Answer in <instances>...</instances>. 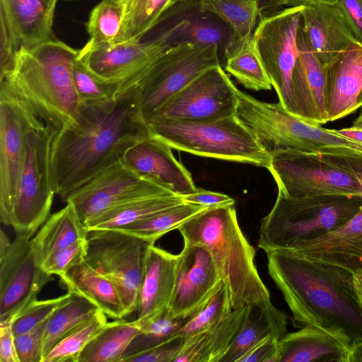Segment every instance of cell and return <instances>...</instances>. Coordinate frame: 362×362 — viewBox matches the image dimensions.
I'll use <instances>...</instances> for the list:
<instances>
[{
	"mask_svg": "<svg viewBox=\"0 0 362 362\" xmlns=\"http://www.w3.org/2000/svg\"><path fill=\"white\" fill-rule=\"evenodd\" d=\"M151 134L139 109L137 89L103 102L83 104L74 119L57 131L52 141L55 194L63 201Z\"/></svg>",
	"mask_w": 362,
	"mask_h": 362,
	"instance_id": "obj_1",
	"label": "cell"
},
{
	"mask_svg": "<svg viewBox=\"0 0 362 362\" xmlns=\"http://www.w3.org/2000/svg\"><path fill=\"white\" fill-rule=\"evenodd\" d=\"M266 254L269 274L291 311L296 327L323 329L348 348L362 341V311L351 271L284 250Z\"/></svg>",
	"mask_w": 362,
	"mask_h": 362,
	"instance_id": "obj_2",
	"label": "cell"
},
{
	"mask_svg": "<svg viewBox=\"0 0 362 362\" xmlns=\"http://www.w3.org/2000/svg\"><path fill=\"white\" fill-rule=\"evenodd\" d=\"M78 55V50L56 39L31 49H21L0 83L45 124L60 130L83 105L73 76Z\"/></svg>",
	"mask_w": 362,
	"mask_h": 362,
	"instance_id": "obj_3",
	"label": "cell"
},
{
	"mask_svg": "<svg viewBox=\"0 0 362 362\" xmlns=\"http://www.w3.org/2000/svg\"><path fill=\"white\" fill-rule=\"evenodd\" d=\"M177 230L184 245L209 252L226 285L233 310L271 300L255 263V250L240 228L234 205L209 207Z\"/></svg>",
	"mask_w": 362,
	"mask_h": 362,
	"instance_id": "obj_4",
	"label": "cell"
},
{
	"mask_svg": "<svg viewBox=\"0 0 362 362\" xmlns=\"http://www.w3.org/2000/svg\"><path fill=\"white\" fill-rule=\"evenodd\" d=\"M361 207L362 197L356 196L278 194L272 209L262 219L258 247L265 252L292 250L341 228Z\"/></svg>",
	"mask_w": 362,
	"mask_h": 362,
	"instance_id": "obj_5",
	"label": "cell"
},
{
	"mask_svg": "<svg viewBox=\"0 0 362 362\" xmlns=\"http://www.w3.org/2000/svg\"><path fill=\"white\" fill-rule=\"evenodd\" d=\"M147 124L151 134L177 151L267 169L270 165L271 155L237 113L206 121L160 120Z\"/></svg>",
	"mask_w": 362,
	"mask_h": 362,
	"instance_id": "obj_6",
	"label": "cell"
},
{
	"mask_svg": "<svg viewBox=\"0 0 362 362\" xmlns=\"http://www.w3.org/2000/svg\"><path fill=\"white\" fill-rule=\"evenodd\" d=\"M237 115L266 151L291 149L319 154L362 152V143L306 122L281 105L263 102L238 90Z\"/></svg>",
	"mask_w": 362,
	"mask_h": 362,
	"instance_id": "obj_7",
	"label": "cell"
},
{
	"mask_svg": "<svg viewBox=\"0 0 362 362\" xmlns=\"http://www.w3.org/2000/svg\"><path fill=\"white\" fill-rule=\"evenodd\" d=\"M57 131L42 124L28 133L25 161L8 219L16 233L33 238L50 216L55 194L51 148Z\"/></svg>",
	"mask_w": 362,
	"mask_h": 362,
	"instance_id": "obj_8",
	"label": "cell"
},
{
	"mask_svg": "<svg viewBox=\"0 0 362 362\" xmlns=\"http://www.w3.org/2000/svg\"><path fill=\"white\" fill-rule=\"evenodd\" d=\"M85 261L116 286L126 316L137 311L151 245L140 238L115 230L88 231Z\"/></svg>",
	"mask_w": 362,
	"mask_h": 362,
	"instance_id": "obj_9",
	"label": "cell"
},
{
	"mask_svg": "<svg viewBox=\"0 0 362 362\" xmlns=\"http://www.w3.org/2000/svg\"><path fill=\"white\" fill-rule=\"evenodd\" d=\"M268 170L286 197L344 195L362 197V186L354 175L320 154L285 149L272 154Z\"/></svg>",
	"mask_w": 362,
	"mask_h": 362,
	"instance_id": "obj_10",
	"label": "cell"
},
{
	"mask_svg": "<svg viewBox=\"0 0 362 362\" xmlns=\"http://www.w3.org/2000/svg\"><path fill=\"white\" fill-rule=\"evenodd\" d=\"M218 46L179 43L152 64L140 81L139 106L146 119L169 98L207 70L219 66Z\"/></svg>",
	"mask_w": 362,
	"mask_h": 362,
	"instance_id": "obj_11",
	"label": "cell"
},
{
	"mask_svg": "<svg viewBox=\"0 0 362 362\" xmlns=\"http://www.w3.org/2000/svg\"><path fill=\"white\" fill-rule=\"evenodd\" d=\"M303 5L284 7L261 19L253 38L279 103L292 113L291 78L298 56L297 35Z\"/></svg>",
	"mask_w": 362,
	"mask_h": 362,
	"instance_id": "obj_12",
	"label": "cell"
},
{
	"mask_svg": "<svg viewBox=\"0 0 362 362\" xmlns=\"http://www.w3.org/2000/svg\"><path fill=\"white\" fill-rule=\"evenodd\" d=\"M170 47L160 39L128 40L112 45L86 44L78 50V57L112 88L115 98L137 89L152 64Z\"/></svg>",
	"mask_w": 362,
	"mask_h": 362,
	"instance_id": "obj_13",
	"label": "cell"
},
{
	"mask_svg": "<svg viewBox=\"0 0 362 362\" xmlns=\"http://www.w3.org/2000/svg\"><path fill=\"white\" fill-rule=\"evenodd\" d=\"M42 124L0 83V221L6 226L25 161L28 133Z\"/></svg>",
	"mask_w": 362,
	"mask_h": 362,
	"instance_id": "obj_14",
	"label": "cell"
},
{
	"mask_svg": "<svg viewBox=\"0 0 362 362\" xmlns=\"http://www.w3.org/2000/svg\"><path fill=\"white\" fill-rule=\"evenodd\" d=\"M238 89L219 65L211 68L169 98L146 122L206 121L237 113Z\"/></svg>",
	"mask_w": 362,
	"mask_h": 362,
	"instance_id": "obj_15",
	"label": "cell"
},
{
	"mask_svg": "<svg viewBox=\"0 0 362 362\" xmlns=\"http://www.w3.org/2000/svg\"><path fill=\"white\" fill-rule=\"evenodd\" d=\"M16 234L11 241L3 230L0 231V322L13 320L52 280L37 262L32 237Z\"/></svg>",
	"mask_w": 362,
	"mask_h": 362,
	"instance_id": "obj_16",
	"label": "cell"
},
{
	"mask_svg": "<svg viewBox=\"0 0 362 362\" xmlns=\"http://www.w3.org/2000/svg\"><path fill=\"white\" fill-rule=\"evenodd\" d=\"M170 193L172 192L154 180L134 171L121 158L74 191L63 202L73 204L85 225L105 211L125 202Z\"/></svg>",
	"mask_w": 362,
	"mask_h": 362,
	"instance_id": "obj_17",
	"label": "cell"
},
{
	"mask_svg": "<svg viewBox=\"0 0 362 362\" xmlns=\"http://www.w3.org/2000/svg\"><path fill=\"white\" fill-rule=\"evenodd\" d=\"M58 0H0V76L13 66L21 49L55 40L53 20Z\"/></svg>",
	"mask_w": 362,
	"mask_h": 362,
	"instance_id": "obj_18",
	"label": "cell"
},
{
	"mask_svg": "<svg viewBox=\"0 0 362 362\" xmlns=\"http://www.w3.org/2000/svg\"><path fill=\"white\" fill-rule=\"evenodd\" d=\"M223 283L205 248L184 245L177 255L175 286L167 315L174 320L189 319L211 300Z\"/></svg>",
	"mask_w": 362,
	"mask_h": 362,
	"instance_id": "obj_19",
	"label": "cell"
},
{
	"mask_svg": "<svg viewBox=\"0 0 362 362\" xmlns=\"http://www.w3.org/2000/svg\"><path fill=\"white\" fill-rule=\"evenodd\" d=\"M122 159L134 171L154 180L175 194L197 189L191 173L175 158L172 148L153 134L128 148Z\"/></svg>",
	"mask_w": 362,
	"mask_h": 362,
	"instance_id": "obj_20",
	"label": "cell"
},
{
	"mask_svg": "<svg viewBox=\"0 0 362 362\" xmlns=\"http://www.w3.org/2000/svg\"><path fill=\"white\" fill-rule=\"evenodd\" d=\"M325 68L326 114L333 122L362 107V44L352 43Z\"/></svg>",
	"mask_w": 362,
	"mask_h": 362,
	"instance_id": "obj_21",
	"label": "cell"
},
{
	"mask_svg": "<svg viewBox=\"0 0 362 362\" xmlns=\"http://www.w3.org/2000/svg\"><path fill=\"white\" fill-rule=\"evenodd\" d=\"M297 45L298 56L291 78V114L314 124H326L325 66L308 45L300 28Z\"/></svg>",
	"mask_w": 362,
	"mask_h": 362,
	"instance_id": "obj_22",
	"label": "cell"
},
{
	"mask_svg": "<svg viewBox=\"0 0 362 362\" xmlns=\"http://www.w3.org/2000/svg\"><path fill=\"white\" fill-rule=\"evenodd\" d=\"M303 5L300 30L324 66L358 42L335 3L308 2Z\"/></svg>",
	"mask_w": 362,
	"mask_h": 362,
	"instance_id": "obj_23",
	"label": "cell"
},
{
	"mask_svg": "<svg viewBox=\"0 0 362 362\" xmlns=\"http://www.w3.org/2000/svg\"><path fill=\"white\" fill-rule=\"evenodd\" d=\"M288 251L341 266L352 273L362 270V207L341 228Z\"/></svg>",
	"mask_w": 362,
	"mask_h": 362,
	"instance_id": "obj_24",
	"label": "cell"
},
{
	"mask_svg": "<svg viewBox=\"0 0 362 362\" xmlns=\"http://www.w3.org/2000/svg\"><path fill=\"white\" fill-rule=\"evenodd\" d=\"M177 265V255L150 246L137 318L146 320L166 310L175 286Z\"/></svg>",
	"mask_w": 362,
	"mask_h": 362,
	"instance_id": "obj_25",
	"label": "cell"
},
{
	"mask_svg": "<svg viewBox=\"0 0 362 362\" xmlns=\"http://www.w3.org/2000/svg\"><path fill=\"white\" fill-rule=\"evenodd\" d=\"M250 305L233 310L209 329L185 339L174 362H221L244 324Z\"/></svg>",
	"mask_w": 362,
	"mask_h": 362,
	"instance_id": "obj_26",
	"label": "cell"
},
{
	"mask_svg": "<svg viewBox=\"0 0 362 362\" xmlns=\"http://www.w3.org/2000/svg\"><path fill=\"white\" fill-rule=\"evenodd\" d=\"M348 349L330 333L307 326L279 341L277 362H346Z\"/></svg>",
	"mask_w": 362,
	"mask_h": 362,
	"instance_id": "obj_27",
	"label": "cell"
},
{
	"mask_svg": "<svg viewBox=\"0 0 362 362\" xmlns=\"http://www.w3.org/2000/svg\"><path fill=\"white\" fill-rule=\"evenodd\" d=\"M287 332V315L270 301L250 304L241 329L221 362H238L252 346L272 336L281 340Z\"/></svg>",
	"mask_w": 362,
	"mask_h": 362,
	"instance_id": "obj_28",
	"label": "cell"
},
{
	"mask_svg": "<svg viewBox=\"0 0 362 362\" xmlns=\"http://www.w3.org/2000/svg\"><path fill=\"white\" fill-rule=\"evenodd\" d=\"M59 277L68 291L85 297L108 317L122 319L126 316L124 305L115 284L98 274L86 261L73 267Z\"/></svg>",
	"mask_w": 362,
	"mask_h": 362,
	"instance_id": "obj_29",
	"label": "cell"
},
{
	"mask_svg": "<svg viewBox=\"0 0 362 362\" xmlns=\"http://www.w3.org/2000/svg\"><path fill=\"white\" fill-rule=\"evenodd\" d=\"M87 235L74 206L67 202L64 208L50 215L31 238L40 266L78 240L87 238Z\"/></svg>",
	"mask_w": 362,
	"mask_h": 362,
	"instance_id": "obj_30",
	"label": "cell"
},
{
	"mask_svg": "<svg viewBox=\"0 0 362 362\" xmlns=\"http://www.w3.org/2000/svg\"><path fill=\"white\" fill-rule=\"evenodd\" d=\"M155 39L169 45L191 43L198 46L216 45L225 49L234 40L230 26L217 16L201 11L200 16L187 17L173 23Z\"/></svg>",
	"mask_w": 362,
	"mask_h": 362,
	"instance_id": "obj_31",
	"label": "cell"
},
{
	"mask_svg": "<svg viewBox=\"0 0 362 362\" xmlns=\"http://www.w3.org/2000/svg\"><path fill=\"white\" fill-rule=\"evenodd\" d=\"M183 202L179 195L173 193L139 197L105 211L84 226L88 231L116 230Z\"/></svg>",
	"mask_w": 362,
	"mask_h": 362,
	"instance_id": "obj_32",
	"label": "cell"
},
{
	"mask_svg": "<svg viewBox=\"0 0 362 362\" xmlns=\"http://www.w3.org/2000/svg\"><path fill=\"white\" fill-rule=\"evenodd\" d=\"M144 323L139 318L107 322L84 348L78 362H122L126 349Z\"/></svg>",
	"mask_w": 362,
	"mask_h": 362,
	"instance_id": "obj_33",
	"label": "cell"
},
{
	"mask_svg": "<svg viewBox=\"0 0 362 362\" xmlns=\"http://www.w3.org/2000/svg\"><path fill=\"white\" fill-rule=\"evenodd\" d=\"M226 70L247 89H272L270 78L256 47L253 34L233 40L225 49Z\"/></svg>",
	"mask_w": 362,
	"mask_h": 362,
	"instance_id": "obj_34",
	"label": "cell"
},
{
	"mask_svg": "<svg viewBox=\"0 0 362 362\" xmlns=\"http://www.w3.org/2000/svg\"><path fill=\"white\" fill-rule=\"evenodd\" d=\"M98 310L85 297L67 291L66 298L48 320L43 342V359L57 344L92 317Z\"/></svg>",
	"mask_w": 362,
	"mask_h": 362,
	"instance_id": "obj_35",
	"label": "cell"
},
{
	"mask_svg": "<svg viewBox=\"0 0 362 362\" xmlns=\"http://www.w3.org/2000/svg\"><path fill=\"white\" fill-rule=\"evenodd\" d=\"M207 208L183 202L115 230L140 238L155 245L156 241L163 235L177 229L183 223Z\"/></svg>",
	"mask_w": 362,
	"mask_h": 362,
	"instance_id": "obj_36",
	"label": "cell"
},
{
	"mask_svg": "<svg viewBox=\"0 0 362 362\" xmlns=\"http://www.w3.org/2000/svg\"><path fill=\"white\" fill-rule=\"evenodd\" d=\"M125 6L122 0H103L91 11L86 24L90 46L124 42Z\"/></svg>",
	"mask_w": 362,
	"mask_h": 362,
	"instance_id": "obj_37",
	"label": "cell"
},
{
	"mask_svg": "<svg viewBox=\"0 0 362 362\" xmlns=\"http://www.w3.org/2000/svg\"><path fill=\"white\" fill-rule=\"evenodd\" d=\"M199 10L213 13L231 28L235 40L253 34L259 13V0H199Z\"/></svg>",
	"mask_w": 362,
	"mask_h": 362,
	"instance_id": "obj_38",
	"label": "cell"
},
{
	"mask_svg": "<svg viewBox=\"0 0 362 362\" xmlns=\"http://www.w3.org/2000/svg\"><path fill=\"white\" fill-rule=\"evenodd\" d=\"M125 6L124 42L141 40L156 26L172 0H122Z\"/></svg>",
	"mask_w": 362,
	"mask_h": 362,
	"instance_id": "obj_39",
	"label": "cell"
},
{
	"mask_svg": "<svg viewBox=\"0 0 362 362\" xmlns=\"http://www.w3.org/2000/svg\"><path fill=\"white\" fill-rule=\"evenodd\" d=\"M107 322L106 315L98 310L92 317L57 344L43 362H78L84 348Z\"/></svg>",
	"mask_w": 362,
	"mask_h": 362,
	"instance_id": "obj_40",
	"label": "cell"
},
{
	"mask_svg": "<svg viewBox=\"0 0 362 362\" xmlns=\"http://www.w3.org/2000/svg\"><path fill=\"white\" fill-rule=\"evenodd\" d=\"M187 320H174L167 315L165 310L145 320L144 327L126 349L122 362H127L131 357L146 351L169 338Z\"/></svg>",
	"mask_w": 362,
	"mask_h": 362,
	"instance_id": "obj_41",
	"label": "cell"
},
{
	"mask_svg": "<svg viewBox=\"0 0 362 362\" xmlns=\"http://www.w3.org/2000/svg\"><path fill=\"white\" fill-rule=\"evenodd\" d=\"M233 311L229 293L223 283L221 288L195 315L189 317L175 333L184 339L209 329Z\"/></svg>",
	"mask_w": 362,
	"mask_h": 362,
	"instance_id": "obj_42",
	"label": "cell"
},
{
	"mask_svg": "<svg viewBox=\"0 0 362 362\" xmlns=\"http://www.w3.org/2000/svg\"><path fill=\"white\" fill-rule=\"evenodd\" d=\"M75 87L83 104H92L114 98L112 88L100 81L77 57L74 64Z\"/></svg>",
	"mask_w": 362,
	"mask_h": 362,
	"instance_id": "obj_43",
	"label": "cell"
},
{
	"mask_svg": "<svg viewBox=\"0 0 362 362\" xmlns=\"http://www.w3.org/2000/svg\"><path fill=\"white\" fill-rule=\"evenodd\" d=\"M66 296V293L52 299L36 300L30 303L11 322L14 337L30 331L48 319Z\"/></svg>",
	"mask_w": 362,
	"mask_h": 362,
	"instance_id": "obj_44",
	"label": "cell"
},
{
	"mask_svg": "<svg viewBox=\"0 0 362 362\" xmlns=\"http://www.w3.org/2000/svg\"><path fill=\"white\" fill-rule=\"evenodd\" d=\"M87 250V238L78 240L47 260L41 267L49 275L61 276L73 267L85 261Z\"/></svg>",
	"mask_w": 362,
	"mask_h": 362,
	"instance_id": "obj_45",
	"label": "cell"
},
{
	"mask_svg": "<svg viewBox=\"0 0 362 362\" xmlns=\"http://www.w3.org/2000/svg\"><path fill=\"white\" fill-rule=\"evenodd\" d=\"M49 318L30 331L14 337L19 362H42L44 337Z\"/></svg>",
	"mask_w": 362,
	"mask_h": 362,
	"instance_id": "obj_46",
	"label": "cell"
},
{
	"mask_svg": "<svg viewBox=\"0 0 362 362\" xmlns=\"http://www.w3.org/2000/svg\"><path fill=\"white\" fill-rule=\"evenodd\" d=\"M184 341L185 339L175 332L154 347L131 357L127 362H174Z\"/></svg>",
	"mask_w": 362,
	"mask_h": 362,
	"instance_id": "obj_47",
	"label": "cell"
},
{
	"mask_svg": "<svg viewBox=\"0 0 362 362\" xmlns=\"http://www.w3.org/2000/svg\"><path fill=\"white\" fill-rule=\"evenodd\" d=\"M279 341L270 336L245 353L238 362H277Z\"/></svg>",
	"mask_w": 362,
	"mask_h": 362,
	"instance_id": "obj_48",
	"label": "cell"
},
{
	"mask_svg": "<svg viewBox=\"0 0 362 362\" xmlns=\"http://www.w3.org/2000/svg\"><path fill=\"white\" fill-rule=\"evenodd\" d=\"M184 202L206 207L234 205L235 200L226 194L197 188L194 192L179 195Z\"/></svg>",
	"mask_w": 362,
	"mask_h": 362,
	"instance_id": "obj_49",
	"label": "cell"
},
{
	"mask_svg": "<svg viewBox=\"0 0 362 362\" xmlns=\"http://www.w3.org/2000/svg\"><path fill=\"white\" fill-rule=\"evenodd\" d=\"M356 40L362 44V0H336Z\"/></svg>",
	"mask_w": 362,
	"mask_h": 362,
	"instance_id": "obj_50",
	"label": "cell"
},
{
	"mask_svg": "<svg viewBox=\"0 0 362 362\" xmlns=\"http://www.w3.org/2000/svg\"><path fill=\"white\" fill-rule=\"evenodd\" d=\"M320 155L331 163L354 175L362 186V152Z\"/></svg>",
	"mask_w": 362,
	"mask_h": 362,
	"instance_id": "obj_51",
	"label": "cell"
},
{
	"mask_svg": "<svg viewBox=\"0 0 362 362\" xmlns=\"http://www.w3.org/2000/svg\"><path fill=\"white\" fill-rule=\"evenodd\" d=\"M11 320L0 322V361L19 362L11 327Z\"/></svg>",
	"mask_w": 362,
	"mask_h": 362,
	"instance_id": "obj_52",
	"label": "cell"
},
{
	"mask_svg": "<svg viewBox=\"0 0 362 362\" xmlns=\"http://www.w3.org/2000/svg\"><path fill=\"white\" fill-rule=\"evenodd\" d=\"M336 0H269V5L274 7L279 8L281 6H298L303 5L308 2H326V3H335Z\"/></svg>",
	"mask_w": 362,
	"mask_h": 362,
	"instance_id": "obj_53",
	"label": "cell"
},
{
	"mask_svg": "<svg viewBox=\"0 0 362 362\" xmlns=\"http://www.w3.org/2000/svg\"><path fill=\"white\" fill-rule=\"evenodd\" d=\"M353 288L357 303L362 311V270L353 273Z\"/></svg>",
	"mask_w": 362,
	"mask_h": 362,
	"instance_id": "obj_54",
	"label": "cell"
},
{
	"mask_svg": "<svg viewBox=\"0 0 362 362\" xmlns=\"http://www.w3.org/2000/svg\"><path fill=\"white\" fill-rule=\"evenodd\" d=\"M346 362H362V341L354 343L349 347Z\"/></svg>",
	"mask_w": 362,
	"mask_h": 362,
	"instance_id": "obj_55",
	"label": "cell"
},
{
	"mask_svg": "<svg viewBox=\"0 0 362 362\" xmlns=\"http://www.w3.org/2000/svg\"><path fill=\"white\" fill-rule=\"evenodd\" d=\"M337 131L344 136L362 143V129L350 127Z\"/></svg>",
	"mask_w": 362,
	"mask_h": 362,
	"instance_id": "obj_56",
	"label": "cell"
},
{
	"mask_svg": "<svg viewBox=\"0 0 362 362\" xmlns=\"http://www.w3.org/2000/svg\"><path fill=\"white\" fill-rule=\"evenodd\" d=\"M351 127L362 129V109L358 117L355 119Z\"/></svg>",
	"mask_w": 362,
	"mask_h": 362,
	"instance_id": "obj_57",
	"label": "cell"
},
{
	"mask_svg": "<svg viewBox=\"0 0 362 362\" xmlns=\"http://www.w3.org/2000/svg\"><path fill=\"white\" fill-rule=\"evenodd\" d=\"M190 1V0H172V1L170 3V7H171L172 6H173L174 4H175L177 3H180V2H182V1Z\"/></svg>",
	"mask_w": 362,
	"mask_h": 362,
	"instance_id": "obj_58",
	"label": "cell"
}]
</instances>
